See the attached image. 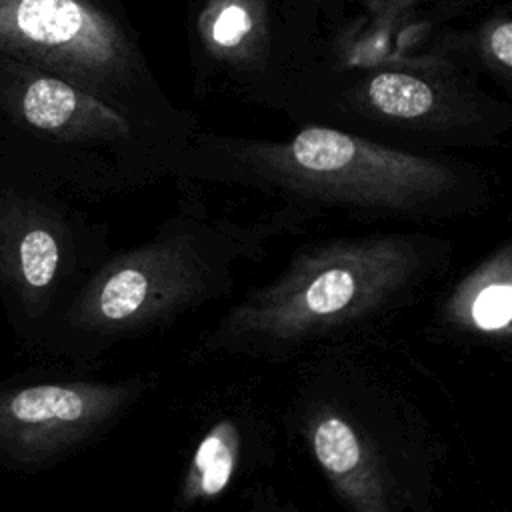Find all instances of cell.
Returning <instances> with one entry per match:
<instances>
[{"instance_id": "5", "label": "cell", "mask_w": 512, "mask_h": 512, "mask_svg": "<svg viewBox=\"0 0 512 512\" xmlns=\"http://www.w3.org/2000/svg\"><path fill=\"white\" fill-rule=\"evenodd\" d=\"M272 110L298 126H328L422 154L496 148L512 128L506 96L434 56L374 66L314 60L286 80Z\"/></svg>"}, {"instance_id": "8", "label": "cell", "mask_w": 512, "mask_h": 512, "mask_svg": "<svg viewBox=\"0 0 512 512\" xmlns=\"http://www.w3.org/2000/svg\"><path fill=\"white\" fill-rule=\"evenodd\" d=\"M74 198L0 160V300L16 340L34 354L112 252L108 226Z\"/></svg>"}, {"instance_id": "3", "label": "cell", "mask_w": 512, "mask_h": 512, "mask_svg": "<svg viewBox=\"0 0 512 512\" xmlns=\"http://www.w3.org/2000/svg\"><path fill=\"white\" fill-rule=\"evenodd\" d=\"M170 178L252 190L314 218L344 214L366 222L478 216L496 196L492 172L476 162L398 150L316 124H300L280 140L198 128Z\"/></svg>"}, {"instance_id": "1", "label": "cell", "mask_w": 512, "mask_h": 512, "mask_svg": "<svg viewBox=\"0 0 512 512\" xmlns=\"http://www.w3.org/2000/svg\"><path fill=\"white\" fill-rule=\"evenodd\" d=\"M284 370L286 448L344 512H442L452 440L432 374L394 334L330 344Z\"/></svg>"}, {"instance_id": "15", "label": "cell", "mask_w": 512, "mask_h": 512, "mask_svg": "<svg viewBox=\"0 0 512 512\" xmlns=\"http://www.w3.org/2000/svg\"><path fill=\"white\" fill-rule=\"evenodd\" d=\"M388 8L432 20L434 24H450L452 20L484 8L492 0H382Z\"/></svg>"}, {"instance_id": "13", "label": "cell", "mask_w": 512, "mask_h": 512, "mask_svg": "<svg viewBox=\"0 0 512 512\" xmlns=\"http://www.w3.org/2000/svg\"><path fill=\"white\" fill-rule=\"evenodd\" d=\"M428 54L476 76L488 78L512 92V2L490 6L482 18L468 26H440L428 46Z\"/></svg>"}, {"instance_id": "10", "label": "cell", "mask_w": 512, "mask_h": 512, "mask_svg": "<svg viewBox=\"0 0 512 512\" xmlns=\"http://www.w3.org/2000/svg\"><path fill=\"white\" fill-rule=\"evenodd\" d=\"M170 506L194 512L248 494L276 470L286 448L280 392L250 372L222 374L184 406Z\"/></svg>"}, {"instance_id": "16", "label": "cell", "mask_w": 512, "mask_h": 512, "mask_svg": "<svg viewBox=\"0 0 512 512\" xmlns=\"http://www.w3.org/2000/svg\"><path fill=\"white\" fill-rule=\"evenodd\" d=\"M244 512H304V508L278 486L262 482L244 494Z\"/></svg>"}, {"instance_id": "4", "label": "cell", "mask_w": 512, "mask_h": 512, "mask_svg": "<svg viewBox=\"0 0 512 512\" xmlns=\"http://www.w3.org/2000/svg\"><path fill=\"white\" fill-rule=\"evenodd\" d=\"M312 220L310 212L286 204L238 220L210 212L194 196H182L146 240L104 258L60 312L36 354L96 370L112 350L234 298L242 274L280 238L304 232Z\"/></svg>"}, {"instance_id": "11", "label": "cell", "mask_w": 512, "mask_h": 512, "mask_svg": "<svg viewBox=\"0 0 512 512\" xmlns=\"http://www.w3.org/2000/svg\"><path fill=\"white\" fill-rule=\"evenodd\" d=\"M320 38L288 0H186V48L198 100L214 94L274 108Z\"/></svg>"}, {"instance_id": "6", "label": "cell", "mask_w": 512, "mask_h": 512, "mask_svg": "<svg viewBox=\"0 0 512 512\" xmlns=\"http://www.w3.org/2000/svg\"><path fill=\"white\" fill-rule=\"evenodd\" d=\"M184 148L80 86L0 54L2 162L76 198H104L170 178Z\"/></svg>"}, {"instance_id": "9", "label": "cell", "mask_w": 512, "mask_h": 512, "mask_svg": "<svg viewBox=\"0 0 512 512\" xmlns=\"http://www.w3.org/2000/svg\"><path fill=\"white\" fill-rule=\"evenodd\" d=\"M156 370L98 376L66 366L0 382V470H50L104 440L158 388Z\"/></svg>"}, {"instance_id": "2", "label": "cell", "mask_w": 512, "mask_h": 512, "mask_svg": "<svg viewBox=\"0 0 512 512\" xmlns=\"http://www.w3.org/2000/svg\"><path fill=\"white\" fill-rule=\"evenodd\" d=\"M454 260V242L422 228L304 242L274 276L230 298L188 360L286 368L330 344L392 334L454 272Z\"/></svg>"}, {"instance_id": "12", "label": "cell", "mask_w": 512, "mask_h": 512, "mask_svg": "<svg viewBox=\"0 0 512 512\" xmlns=\"http://www.w3.org/2000/svg\"><path fill=\"white\" fill-rule=\"evenodd\" d=\"M426 336L444 346L508 348L512 340V246H494L430 296Z\"/></svg>"}, {"instance_id": "14", "label": "cell", "mask_w": 512, "mask_h": 512, "mask_svg": "<svg viewBox=\"0 0 512 512\" xmlns=\"http://www.w3.org/2000/svg\"><path fill=\"white\" fill-rule=\"evenodd\" d=\"M300 20L322 40V36L368 0H288Z\"/></svg>"}, {"instance_id": "7", "label": "cell", "mask_w": 512, "mask_h": 512, "mask_svg": "<svg viewBox=\"0 0 512 512\" xmlns=\"http://www.w3.org/2000/svg\"><path fill=\"white\" fill-rule=\"evenodd\" d=\"M0 54L68 80L182 144L200 128L152 72L120 0H0Z\"/></svg>"}]
</instances>
